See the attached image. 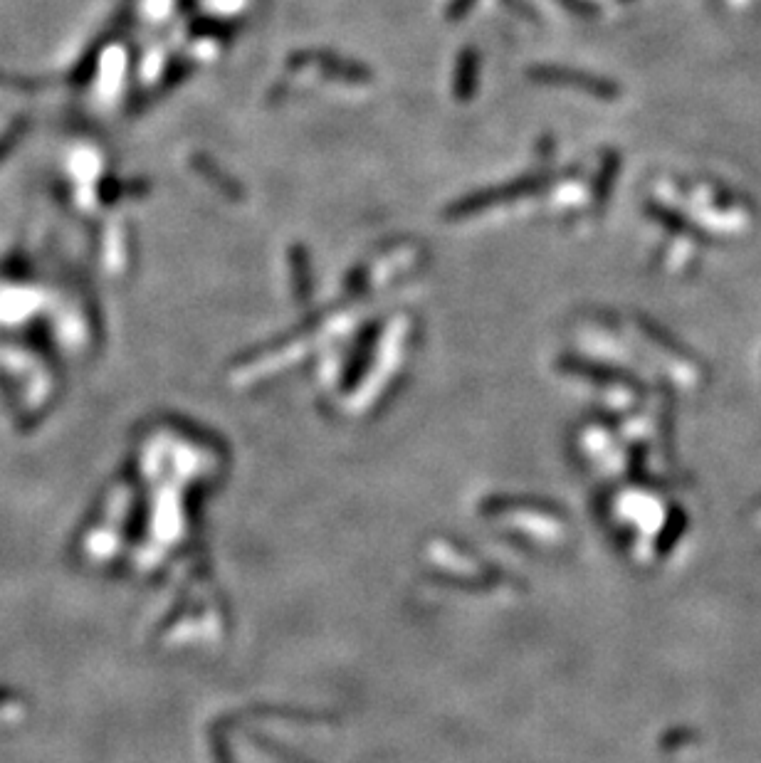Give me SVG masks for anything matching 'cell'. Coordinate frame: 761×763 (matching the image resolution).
I'll return each mask as SVG.
<instances>
[{
	"label": "cell",
	"instance_id": "cell-1",
	"mask_svg": "<svg viewBox=\"0 0 761 763\" xmlns=\"http://www.w3.org/2000/svg\"><path fill=\"white\" fill-rule=\"evenodd\" d=\"M537 186H539V178H527V181L509 183V186L505 188H492V191L480 193V196H472V198H465V201L455 203L453 210H450V215H472L477 213V210L487 208V205H495V203L509 201V198L524 196V191H534Z\"/></svg>",
	"mask_w": 761,
	"mask_h": 763
},
{
	"label": "cell",
	"instance_id": "cell-2",
	"mask_svg": "<svg viewBox=\"0 0 761 763\" xmlns=\"http://www.w3.org/2000/svg\"><path fill=\"white\" fill-rule=\"evenodd\" d=\"M534 77L542 82H554V84H574V87H584L589 92L596 94V97H613V84L593 80V77H586L584 72H571V70H561V67H539L534 70Z\"/></svg>",
	"mask_w": 761,
	"mask_h": 763
},
{
	"label": "cell",
	"instance_id": "cell-3",
	"mask_svg": "<svg viewBox=\"0 0 761 763\" xmlns=\"http://www.w3.org/2000/svg\"><path fill=\"white\" fill-rule=\"evenodd\" d=\"M472 67H475V60L470 57V52H467L465 57V65H463V82H458V97H470V89H472Z\"/></svg>",
	"mask_w": 761,
	"mask_h": 763
},
{
	"label": "cell",
	"instance_id": "cell-4",
	"mask_svg": "<svg viewBox=\"0 0 761 763\" xmlns=\"http://www.w3.org/2000/svg\"><path fill=\"white\" fill-rule=\"evenodd\" d=\"M470 5H472V0H455V5L450 8V15H453V18H460V15H463L465 10L470 8Z\"/></svg>",
	"mask_w": 761,
	"mask_h": 763
}]
</instances>
